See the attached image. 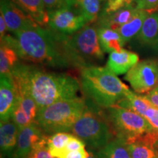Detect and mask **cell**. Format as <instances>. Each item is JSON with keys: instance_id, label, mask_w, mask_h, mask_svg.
Returning <instances> with one entry per match:
<instances>
[{"instance_id": "cell-1", "label": "cell", "mask_w": 158, "mask_h": 158, "mask_svg": "<svg viewBox=\"0 0 158 158\" xmlns=\"http://www.w3.org/2000/svg\"><path fill=\"white\" fill-rule=\"evenodd\" d=\"M17 89L29 94L39 109L60 100L76 98L80 83L65 73L47 72L37 66L20 62L12 72Z\"/></svg>"}, {"instance_id": "cell-2", "label": "cell", "mask_w": 158, "mask_h": 158, "mask_svg": "<svg viewBox=\"0 0 158 158\" xmlns=\"http://www.w3.org/2000/svg\"><path fill=\"white\" fill-rule=\"evenodd\" d=\"M1 42L11 46L26 62L53 68L72 66L63 47L62 34L40 25L7 35Z\"/></svg>"}, {"instance_id": "cell-3", "label": "cell", "mask_w": 158, "mask_h": 158, "mask_svg": "<svg viewBox=\"0 0 158 158\" xmlns=\"http://www.w3.org/2000/svg\"><path fill=\"white\" fill-rule=\"evenodd\" d=\"M80 85L86 99L103 108L113 107L132 92L106 67L90 66L81 69Z\"/></svg>"}, {"instance_id": "cell-4", "label": "cell", "mask_w": 158, "mask_h": 158, "mask_svg": "<svg viewBox=\"0 0 158 158\" xmlns=\"http://www.w3.org/2000/svg\"><path fill=\"white\" fill-rule=\"evenodd\" d=\"M63 47L72 67L96 66L104 59L96 25H86L71 35H62Z\"/></svg>"}, {"instance_id": "cell-5", "label": "cell", "mask_w": 158, "mask_h": 158, "mask_svg": "<svg viewBox=\"0 0 158 158\" xmlns=\"http://www.w3.org/2000/svg\"><path fill=\"white\" fill-rule=\"evenodd\" d=\"M70 132L84 141L89 149L99 150L112 141L114 132L106 113L91 100H86V108Z\"/></svg>"}, {"instance_id": "cell-6", "label": "cell", "mask_w": 158, "mask_h": 158, "mask_svg": "<svg viewBox=\"0 0 158 158\" xmlns=\"http://www.w3.org/2000/svg\"><path fill=\"white\" fill-rule=\"evenodd\" d=\"M86 108V100L79 97L60 100L39 109L36 123L46 135L70 132Z\"/></svg>"}, {"instance_id": "cell-7", "label": "cell", "mask_w": 158, "mask_h": 158, "mask_svg": "<svg viewBox=\"0 0 158 158\" xmlns=\"http://www.w3.org/2000/svg\"><path fill=\"white\" fill-rule=\"evenodd\" d=\"M106 109V117L116 138L126 141L155 131L147 120L135 111L117 106Z\"/></svg>"}, {"instance_id": "cell-8", "label": "cell", "mask_w": 158, "mask_h": 158, "mask_svg": "<svg viewBox=\"0 0 158 158\" xmlns=\"http://www.w3.org/2000/svg\"><path fill=\"white\" fill-rule=\"evenodd\" d=\"M135 92L149 93L158 86V60L145 59L138 62L124 76Z\"/></svg>"}, {"instance_id": "cell-9", "label": "cell", "mask_w": 158, "mask_h": 158, "mask_svg": "<svg viewBox=\"0 0 158 158\" xmlns=\"http://www.w3.org/2000/svg\"><path fill=\"white\" fill-rule=\"evenodd\" d=\"M48 15V27L59 34L71 35L88 24L75 5L49 12Z\"/></svg>"}, {"instance_id": "cell-10", "label": "cell", "mask_w": 158, "mask_h": 158, "mask_svg": "<svg viewBox=\"0 0 158 158\" xmlns=\"http://www.w3.org/2000/svg\"><path fill=\"white\" fill-rule=\"evenodd\" d=\"M48 138L36 122L19 130L16 148L11 158H24L37 148L47 147Z\"/></svg>"}, {"instance_id": "cell-11", "label": "cell", "mask_w": 158, "mask_h": 158, "mask_svg": "<svg viewBox=\"0 0 158 158\" xmlns=\"http://www.w3.org/2000/svg\"><path fill=\"white\" fill-rule=\"evenodd\" d=\"M18 90V89H17ZM39 107L33 98L22 91L18 90V98L11 120L19 130L36 122Z\"/></svg>"}, {"instance_id": "cell-12", "label": "cell", "mask_w": 158, "mask_h": 158, "mask_svg": "<svg viewBox=\"0 0 158 158\" xmlns=\"http://www.w3.org/2000/svg\"><path fill=\"white\" fill-rule=\"evenodd\" d=\"M0 13L3 15L8 31L12 34L38 25L11 0H0Z\"/></svg>"}, {"instance_id": "cell-13", "label": "cell", "mask_w": 158, "mask_h": 158, "mask_svg": "<svg viewBox=\"0 0 158 158\" xmlns=\"http://www.w3.org/2000/svg\"><path fill=\"white\" fill-rule=\"evenodd\" d=\"M18 90L12 75L0 76V120H11L16 104Z\"/></svg>"}, {"instance_id": "cell-14", "label": "cell", "mask_w": 158, "mask_h": 158, "mask_svg": "<svg viewBox=\"0 0 158 158\" xmlns=\"http://www.w3.org/2000/svg\"><path fill=\"white\" fill-rule=\"evenodd\" d=\"M139 56L135 52L126 49L110 53L106 68L116 75L127 73L130 69L137 64Z\"/></svg>"}, {"instance_id": "cell-15", "label": "cell", "mask_w": 158, "mask_h": 158, "mask_svg": "<svg viewBox=\"0 0 158 158\" xmlns=\"http://www.w3.org/2000/svg\"><path fill=\"white\" fill-rule=\"evenodd\" d=\"M137 10V6L133 4L113 13L100 14L95 25L97 27H107L117 30L134 16Z\"/></svg>"}, {"instance_id": "cell-16", "label": "cell", "mask_w": 158, "mask_h": 158, "mask_svg": "<svg viewBox=\"0 0 158 158\" xmlns=\"http://www.w3.org/2000/svg\"><path fill=\"white\" fill-rule=\"evenodd\" d=\"M19 129L12 120L0 124V148L2 155L11 158L16 148Z\"/></svg>"}, {"instance_id": "cell-17", "label": "cell", "mask_w": 158, "mask_h": 158, "mask_svg": "<svg viewBox=\"0 0 158 158\" xmlns=\"http://www.w3.org/2000/svg\"><path fill=\"white\" fill-rule=\"evenodd\" d=\"M135 39L142 45L158 51V12L152 13L146 19Z\"/></svg>"}, {"instance_id": "cell-18", "label": "cell", "mask_w": 158, "mask_h": 158, "mask_svg": "<svg viewBox=\"0 0 158 158\" xmlns=\"http://www.w3.org/2000/svg\"><path fill=\"white\" fill-rule=\"evenodd\" d=\"M37 24L48 27V15L43 0H11Z\"/></svg>"}, {"instance_id": "cell-19", "label": "cell", "mask_w": 158, "mask_h": 158, "mask_svg": "<svg viewBox=\"0 0 158 158\" xmlns=\"http://www.w3.org/2000/svg\"><path fill=\"white\" fill-rule=\"evenodd\" d=\"M99 42L105 53L119 51L125 44L117 30L107 27H97Z\"/></svg>"}, {"instance_id": "cell-20", "label": "cell", "mask_w": 158, "mask_h": 158, "mask_svg": "<svg viewBox=\"0 0 158 158\" xmlns=\"http://www.w3.org/2000/svg\"><path fill=\"white\" fill-rule=\"evenodd\" d=\"M149 15V12L138 8L134 16L128 22L124 23L117 29L124 43L129 42L133 37L137 36L141 31L146 19Z\"/></svg>"}, {"instance_id": "cell-21", "label": "cell", "mask_w": 158, "mask_h": 158, "mask_svg": "<svg viewBox=\"0 0 158 158\" xmlns=\"http://www.w3.org/2000/svg\"><path fill=\"white\" fill-rule=\"evenodd\" d=\"M19 56L14 49L1 42L0 46V76L12 75V72L20 63Z\"/></svg>"}, {"instance_id": "cell-22", "label": "cell", "mask_w": 158, "mask_h": 158, "mask_svg": "<svg viewBox=\"0 0 158 158\" xmlns=\"http://www.w3.org/2000/svg\"><path fill=\"white\" fill-rule=\"evenodd\" d=\"M106 0H75V6L85 17L88 23H96Z\"/></svg>"}, {"instance_id": "cell-23", "label": "cell", "mask_w": 158, "mask_h": 158, "mask_svg": "<svg viewBox=\"0 0 158 158\" xmlns=\"http://www.w3.org/2000/svg\"><path fill=\"white\" fill-rule=\"evenodd\" d=\"M101 158H132L128 151L125 141L116 138L102 149L98 150Z\"/></svg>"}, {"instance_id": "cell-24", "label": "cell", "mask_w": 158, "mask_h": 158, "mask_svg": "<svg viewBox=\"0 0 158 158\" xmlns=\"http://www.w3.org/2000/svg\"><path fill=\"white\" fill-rule=\"evenodd\" d=\"M72 134L62 132L50 135L47 141V148L49 152L54 158H58L65 151L67 143Z\"/></svg>"}, {"instance_id": "cell-25", "label": "cell", "mask_w": 158, "mask_h": 158, "mask_svg": "<svg viewBox=\"0 0 158 158\" xmlns=\"http://www.w3.org/2000/svg\"><path fill=\"white\" fill-rule=\"evenodd\" d=\"M136 0H106L100 14H108L113 13L124 7L131 5Z\"/></svg>"}, {"instance_id": "cell-26", "label": "cell", "mask_w": 158, "mask_h": 158, "mask_svg": "<svg viewBox=\"0 0 158 158\" xmlns=\"http://www.w3.org/2000/svg\"><path fill=\"white\" fill-rule=\"evenodd\" d=\"M43 2L48 13L75 5V0H43Z\"/></svg>"}, {"instance_id": "cell-27", "label": "cell", "mask_w": 158, "mask_h": 158, "mask_svg": "<svg viewBox=\"0 0 158 158\" xmlns=\"http://www.w3.org/2000/svg\"><path fill=\"white\" fill-rule=\"evenodd\" d=\"M142 116L147 120L155 130H158V108L151 104L142 114Z\"/></svg>"}, {"instance_id": "cell-28", "label": "cell", "mask_w": 158, "mask_h": 158, "mask_svg": "<svg viewBox=\"0 0 158 158\" xmlns=\"http://www.w3.org/2000/svg\"><path fill=\"white\" fill-rule=\"evenodd\" d=\"M135 5L138 9L144 10L150 14L158 12V0H136Z\"/></svg>"}, {"instance_id": "cell-29", "label": "cell", "mask_w": 158, "mask_h": 158, "mask_svg": "<svg viewBox=\"0 0 158 158\" xmlns=\"http://www.w3.org/2000/svg\"><path fill=\"white\" fill-rule=\"evenodd\" d=\"M89 152L85 149L73 150V151H65L59 158H87Z\"/></svg>"}, {"instance_id": "cell-30", "label": "cell", "mask_w": 158, "mask_h": 158, "mask_svg": "<svg viewBox=\"0 0 158 158\" xmlns=\"http://www.w3.org/2000/svg\"><path fill=\"white\" fill-rule=\"evenodd\" d=\"M24 158H54L49 152L47 147L37 148Z\"/></svg>"}, {"instance_id": "cell-31", "label": "cell", "mask_w": 158, "mask_h": 158, "mask_svg": "<svg viewBox=\"0 0 158 158\" xmlns=\"http://www.w3.org/2000/svg\"><path fill=\"white\" fill-rule=\"evenodd\" d=\"M146 98L151 102L153 106H155L156 108H158V89H155L152 92L147 93L146 95H144Z\"/></svg>"}, {"instance_id": "cell-32", "label": "cell", "mask_w": 158, "mask_h": 158, "mask_svg": "<svg viewBox=\"0 0 158 158\" xmlns=\"http://www.w3.org/2000/svg\"><path fill=\"white\" fill-rule=\"evenodd\" d=\"M7 31H8V29H7L5 18L2 13H0V39H3L7 35Z\"/></svg>"}, {"instance_id": "cell-33", "label": "cell", "mask_w": 158, "mask_h": 158, "mask_svg": "<svg viewBox=\"0 0 158 158\" xmlns=\"http://www.w3.org/2000/svg\"><path fill=\"white\" fill-rule=\"evenodd\" d=\"M89 152V157L87 158H101L100 156L99 155L98 150H94V149H88Z\"/></svg>"}, {"instance_id": "cell-34", "label": "cell", "mask_w": 158, "mask_h": 158, "mask_svg": "<svg viewBox=\"0 0 158 158\" xmlns=\"http://www.w3.org/2000/svg\"><path fill=\"white\" fill-rule=\"evenodd\" d=\"M153 134H154V135H155V137L157 138V140L158 141V130H155V131H153Z\"/></svg>"}, {"instance_id": "cell-35", "label": "cell", "mask_w": 158, "mask_h": 158, "mask_svg": "<svg viewBox=\"0 0 158 158\" xmlns=\"http://www.w3.org/2000/svg\"><path fill=\"white\" fill-rule=\"evenodd\" d=\"M156 147H157V149H158V141H157V143H156Z\"/></svg>"}, {"instance_id": "cell-36", "label": "cell", "mask_w": 158, "mask_h": 158, "mask_svg": "<svg viewBox=\"0 0 158 158\" xmlns=\"http://www.w3.org/2000/svg\"><path fill=\"white\" fill-rule=\"evenodd\" d=\"M156 89H158V86H157V88H156Z\"/></svg>"}, {"instance_id": "cell-37", "label": "cell", "mask_w": 158, "mask_h": 158, "mask_svg": "<svg viewBox=\"0 0 158 158\" xmlns=\"http://www.w3.org/2000/svg\"></svg>"}]
</instances>
